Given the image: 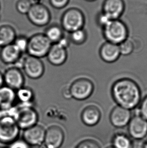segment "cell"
I'll list each match as a JSON object with an SVG mask.
<instances>
[{
	"label": "cell",
	"mask_w": 147,
	"mask_h": 148,
	"mask_svg": "<svg viewBox=\"0 0 147 148\" xmlns=\"http://www.w3.org/2000/svg\"><path fill=\"white\" fill-rule=\"evenodd\" d=\"M69 89L72 98L83 101L91 96L94 90V84L89 78L80 77L72 82Z\"/></svg>",
	"instance_id": "obj_7"
},
{
	"label": "cell",
	"mask_w": 147,
	"mask_h": 148,
	"mask_svg": "<svg viewBox=\"0 0 147 148\" xmlns=\"http://www.w3.org/2000/svg\"><path fill=\"white\" fill-rule=\"evenodd\" d=\"M76 148H101L99 143L92 139H86L79 143Z\"/></svg>",
	"instance_id": "obj_29"
},
{
	"label": "cell",
	"mask_w": 147,
	"mask_h": 148,
	"mask_svg": "<svg viewBox=\"0 0 147 148\" xmlns=\"http://www.w3.org/2000/svg\"><path fill=\"white\" fill-rule=\"evenodd\" d=\"M110 20L111 19L108 16H106L105 14H104L102 12L98 14L97 18V24L100 27H101L102 28H103L104 26H105Z\"/></svg>",
	"instance_id": "obj_32"
},
{
	"label": "cell",
	"mask_w": 147,
	"mask_h": 148,
	"mask_svg": "<svg viewBox=\"0 0 147 148\" xmlns=\"http://www.w3.org/2000/svg\"><path fill=\"white\" fill-rule=\"evenodd\" d=\"M99 54L102 60L108 63L117 61L121 55L118 45L107 41L100 47Z\"/></svg>",
	"instance_id": "obj_17"
},
{
	"label": "cell",
	"mask_w": 147,
	"mask_h": 148,
	"mask_svg": "<svg viewBox=\"0 0 147 148\" xmlns=\"http://www.w3.org/2000/svg\"><path fill=\"white\" fill-rule=\"evenodd\" d=\"M46 130L43 126L36 124L24 130L23 139L30 146H39L44 143Z\"/></svg>",
	"instance_id": "obj_14"
},
{
	"label": "cell",
	"mask_w": 147,
	"mask_h": 148,
	"mask_svg": "<svg viewBox=\"0 0 147 148\" xmlns=\"http://www.w3.org/2000/svg\"><path fill=\"white\" fill-rule=\"evenodd\" d=\"M145 143L144 140H133L131 148H145Z\"/></svg>",
	"instance_id": "obj_34"
},
{
	"label": "cell",
	"mask_w": 147,
	"mask_h": 148,
	"mask_svg": "<svg viewBox=\"0 0 147 148\" xmlns=\"http://www.w3.org/2000/svg\"><path fill=\"white\" fill-rule=\"evenodd\" d=\"M44 34L52 44L60 42L65 36L64 30L62 26L58 24H52L46 29Z\"/></svg>",
	"instance_id": "obj_23"
},
{
	"label": "cell",
	"mask_w": 147,
	"mask_h": 148,
	"mask_svg": "<svg viewBox=\"0 0 147 148\" xmlns=\"http://www.w3.org/2000/svg\"><path fill=\"white\" fill-rule=\"evenodd\" d=\"M67 49L61 45L52 44L46 55L48 61L55 66H61L66 62L68 59Z\"/></svg>",
	"instance_id": "obj_16"
},
{
	"label": "cell",
	"mask_w": 147,
	"mask_h": 148,
	"mask_svg": "<svg viewBox=\"0 0 147 148\" xmlns=\"http://www.w3.org/2000/svg\"><path fill=\"white\" fill-rule=\"evenodd\" d=\"M4 75L3 73L0 71V88L4 86Z\"/></svg>",
	"instance_id": "obj_36"
},
{
	"label": "cell",
	"mask_w": 147,
	"mask_h": 148,
	"mask_svg": "<svg viewBox=\"0 0 147 148\" xmlns=\"http://www.w3.org/2000/svg\"><path fill=\"white\" fill-rule=\"evenodd\" d=\"M145 148H147V141H146V142Z\"/></svg>",
	"instance_id": "obj_40"
},
{
	"label": "cell",
	"mask_w": 147,
	"mask_h": 148,
	"mask_svg": "<svg viewBox=\"0 0 147 148\" xmlns=\"http://www.w3.org/2000/svg\"><path fill=\"white\" fill-rule=\"evenodd\" d=\"M16 90L4 85L0 88V110L7 112L15 106Z\"/></svg>",
	"instance_id": "obj_20"
},
{
	"label": "cell",
	"mask_w": 147,
	"mask_h": 148,
	"mask_svg": "<svg viewBox=\"0 0 147 148\" xmlns=\"http://www.w3.org/2000/svg\"><path fill=\"white\" fill-rule=\"evenodd\" d=\"M102 30L106 41L118 45L129 38V31L127 25L119 19L110 20Z\"/></svg>",
	"instance_id": "obj_3"
},
{
	"label": "cell",
	"mask_w": 147,
	"mask_h": 148,
	"mask_svg": "<svg viewBox=\"0 0 147 148\" xmlns=\"http://www.w3.org/2000/svg\"><path fill=\"white\" fill-rule=\"evenodd\" d=\"M0 59L4 64L13 65L21 60L22 54L13 44L1 48Z\"/></svg>",
	"instance_id": "obj_19"
},
{
	"label": "cell",
	"mask_w": 147,
	"mask_h": 148,
	"mask_svg": "<svg viewBox=\"0 0 147 148\" xmlns=\"http://www.w3.org/2000/svg\"><path fill=\"white\" fill-rule=\"evenodd\" d=\"M138 107V114L147 120V95L142 99Z\"/></svg>",
	"instance_id": "obj_30"
},
{
	"label": "cell",
	"mask_w": 147,
	"mask_h": 148,
	"mask_svg": "<svg viewBox=\"0 0 147 148\" xmlns=\"http://www.w3.org/2000/svg\"><path fill=\"white\" fill-rule=\"evenodd\" d=\"M87 38V32L84 28L69 33V39L70 42H72L75 45L79 46L84 44L86 42Z\"/></svg>",
	"instance_id": "obj_25"
},
{
	"label": "cell",
	"mask_w": 147,
	"mask_h": 148,
	"mask_svg": "<svg viewBox=\"0 0 147 148\" xmlns=\"http://www.w3.org/2000/svg\"><path fill=\"white\" fill-rule=\"evenodd\" d=\"M16 36V30L13 26L8 24L0 26V47L12 44Z\"/></svg>",
	"instance_id": "obj_21"
},
{
	"label": "cell",
	"mask_w": 147,
	"mask_h": 148,
	"mask_svg": "<svg viewBox=\"0 0 147 148\" xmlns=\"http://www.w3.org/2000/svg\"><path fill=\"white\" fill-rule=\"evenodd\" d=\"M132 140L129 136L124 134H115L112 139L113 148H131Z\"/></svg>",
	"instance_id": "obj_24"
},
{
	"label": "cell",
	"mask_w": 147,
	"mask_h": 148,
	"mask_svg": "<svg viewBox=\"0 0 147 148\" xmlns=\"http://www.w3.org/2000/svg\"><path fill=\"white\" fill-rule=\"evenodd\" d=\"M101 118V112L97 106L90 105L85 107L81 114L82 121L85 125L92 127L96 125Z\"/></svg>",
	"instance_id": "obj_18"
},
{
	"label": "cell",
	"mask_w": 147,
	"mask_h": 148,
	"mask_svg": "<svg viewBox=\"0 0 147 148\" xmlns=\"http://www.w3.org/2000/svg\"><path fill=\"white\" fill-rule=\"evenodd\" d=\"M85 18L81 10L71 8L66 10L62 15L61 25L64 31L71 33L74 31L83 28Z\"/></svg>",
	"instance_id": "obj_4"
},
{
	"label": "cell",
	"mask_w": 147,
	"mask_h": 148,
	"mask_svg": "<svg viewBox=\"0 0 147 148\" xmlns=\"http://www.w3.org/2000/svg\"><path fill=\"white\" fill-rule=\"evenodd\" d=\"M131 117V110L116 105L110 113V122L116 128H123L128 125Z\"/></svg>",
	"instance_id": "obj_13"
},
{
	"label": "cell",
	"mask_w": 147,
	"mask_h": 148,
	"mask_svg": "<svg viewBox=\"0 0 147 148\" xmlns=\"http://www.w3.org/2000/svg\"><path fill=\"white\" fill-rule=\"evenodd\" d=\"M16 94L17 100L20 102V104L33 106L35 95L31 88L29 87L23 86L16 90Z\"/></svg>",
	"instance_id": "obj_22"
},
{
	"label": "cell",
	"mask_w": 147,
	"mask_h": 148,
	"mask_svg": "<svg viewBox=\"0 0 147 148\" xmlns=\"http://www.w3.org/2000/svg\"><path fill=\"white\" fill-rule=\"evenodd\" d=\"M52 44L44 33L35 34L28 38L26 53L36 58H44L47 55Z\"/></svg>",
	"instance_id": "obj_5"
},
{
	"label": "cell",
	"mask_w": 147,
	"mask_h": 148,
	"mask_svg": "<svg viewBox=\"0 0 147 148\" xmlns=\"http://www.w3.org/2000/svg\"><path fill=\"white\" fill-rule=\"evenodd\" d=\"M62 94L63 95L65 98L69 99L72 98L71 94H70V89H69V86L65 87L64 90H63Z\"/></svg>",
	"instance_id": "obj_35"
},
{
	"label": "cell",
	"mask_w": 147,
	"mask_h": 148,
	"mask_svg": "<svg viewBox=\"0 0 147 148\" xmlns=\"http://www.w3.org/2000/svg\"><path fill=\"white\" fill-rule=\"evenodd\" d=\"M28 38L24 35L17 36L13 42V44L15 46L22 54L26 53L28 47Z\"/></svg>",
	"instance_id": "obj_27"
},
{
	"label": "cell",
	"mask_w": 147,
	"mask_h": 148,
	"mask_svg": "<svg viewBox=\"0 0 147 148\" xmlns=\"http://www.w3.org/2000/svg\"><path fill=\"white\" fill-rule=\"evenodd\" d=\"M86 1H88V2H93V1H96V0H86Z\"/></svg>",
	"instance_id": "obj_39"
},
{
	"label": "cell",
	"mask_w": 147,
	"mask_h": 148,
	"mask_svg": "<svg viewBox=\"0 0 147 148\" xmlns=\"http://www.w3.org/2000/svg\"><path fill=\"white\" fill-rule=\"evenodd\" d=\"M111 94L117 105L131 111L138 107L142 100L139 86L135 81L127 77L120 78L113 83Z\"/></svg>",
	"instance_id": "obj_1"
},
{
	"label": "cell",
	"mask_w": 147,
	"mask_h": 148,
	"mask_svg": "<svg viewBox=\"0 0 147 148\" xmlns=\"http://www.w3.org/2000/svg\"><path fill=\"white\" fill-rule=\"evenodd\" d=\"M6 115V113L5 112L3 111L2 110H0V118H1L3 116H4V115Z\"/></svg>",
	"instance_id": "obj_38"
},
{
	"label": "cell",
	"mask_w": 147,
	"mask_h": 148,
	"mask_svg": "<svg viewBox=\"0 0 147 148\" xmlns=\"http://www.w3.org/2000/svg\"><path fill=\"white\" fill-rule=\"evenodd\" d=\"M22 68L25 74L32 79H38L44 75L45 66L41 59L28 55L22 60Z\"/></svg>",
	"instance_id": "obj_8"
},
{
	"label": "cell",
	"mask_w": 147,
	"mask_h": 148,
	"mask_svg": "<svg viewBox=\"0 0 147 148\" xmlns=\"http://www.w3.org/2000/svg\"><path fill=\"white\" fill-rule=\"evenodd\" d=\"M20 128L11 116L5 115L0 118V143L10 144L18 139Z\"/></svg>",
	"instance_id": "obj_6"
},
{
	"label": "cell",
	"mask_w": 147,
	"mask_h": 148,
	"mask_svg": "<svg viewBox=\"0 0 147 148\" xmlns=\"http://www.w3.org/2000/svg\"><path fill=\"white\" fill-rule=\"evenodd\" d=\"M70 0H50L51 5L56 9H62L68 5Z\"/></svg>",
	"instance_id": "obj_33"
},
{
	"label": "cell",
	"mask_w": 147,
	"mask_h": 148,
	"mask_svg": "<svg viewBox=\"0 0 147 148\" xmlns=\"http://www.w3.org/2000/svg\"><path fill=\"white\" fill-rule=\"evenodd\" d=\"M4 84L15 90L24 86L25 79L20 68L13 66L8 68L3 73Z\"/></svg>",
	"instance_id": "obj_11"
},
{
	"label": "cell",
	"mask_w": 147,
	"mask_h": 148,
	"mask_svg": "<svg viewBox=\"0 0 147 148\" xmlns=\"http://www.w3.org/2000/svg\"><path fill=\"white\" fill-rule=\"evenodd\" d=\"M65 140V133L61 127L52 125L46 130L44 144L46 148H60Z\"/></svg>",
	"instance_id": "obj_12"
},
{
	"label": "cell",
	"mask_w": 147,
	"mask_h": 148,
	"mask_svg": "<svg viewBox=\"0 0 147 148\" xmlns=\"http://www.w3.org/2000/svg\"><path fill=\"white\" fill-rule=\"evenodd\" d=\"M6 114L14 118L19 128L24 130L37 124L38 120V114L32 105L14 106Z\"/></svg>",
	"instance_id": "obj_2"
},
{
	"label": "cell",
	"mask_w": 147,
	"mask_h": 148,
	"mask_svg": "<svg viewBox=\"0 0 147 148\" xmlns=\"http://www.w3.org/2000/svg\"><path fill=\"white\" fill-rule=\"evenodd\" d=\"M128 126V132L133 140H144L147 136V120L139 114L131 117Z\"/></svg>",
	"instance_id": "obj_10"
},
{
	"label": "cell",
	"mask_w": 147,
	"mask_h": 148,
	"mask_svg": "<svg viewBox=\"0 0 147 148\" xmlns=\"http://www.w3.org/2000/svg\"><path fill=\"white\" fill-rule=\"evenodd\" d=\"M27 15L29 21L38 27L47 25L51 19L50 11L42 4L32 5Z\"/></svg>",
	"instance_id": "obj_9"
},
{
	"label": "cell",
	"mask_w": 147,
	"mask_h": 148,
	"mask_svg": "<svg viewBox=\"0 0 147 148\" xmlns=\"http://www.w3.org/2000/svg\"><path fill=\"white\" fill-rule=\"evenodd\" d=\"M32 6L30 0H18L16 2V8L20 14H27Z\"/></svg>",
	"instance_id": "obj_28"
},
{
	"label": "cell",
	"mask_w": 147,
	"mask_h": 148,
	"mask_svg": "<svg viewBox=\"0 0 147 148\" xmlns=\"http://www.w3.org/2000/svg\"><path fill=\"white\" fill-rule=\"evenodd\" d=\"M113 148L112 146H110V147H107V148Z\"/></svg>",
	"instance_id": "obj_41"
},
{
	"label": "cell",
	"mask_w": 147,
	"mask_h": 148,
	"mask_svg": "<svg viewBox=\"0 0 147 148\" xmlns=\"http://www.w3.org/2000/svg\"><path fill=\"white\" fill-rule=\"evenodd\" d=\"M31 147L23 139H17L10 144L9 148H31Z\"/></svg>",
	"instance_id": "obj_31"
},
{
	"label": "cell",
	"mask_w": 147,
	"mask_h": 148,
	"mask_svg": "<svg viewBox=\"0 0 147 148\" xmlns=\"http://www.w3.org/2000/svg\"><path fill=\"white\" fill-rule=\"evenodd\" d=\"M32 5L35 4H42L44 0H30Z\"/></svg>",
	"instance_id": "obj_37"
},
{
	"label": "cell",
	"mask_w": 147,
	"mask_h": 148,
	"mask_svg": "<svg viewBox=\"0 0 147 148\" xmlns=\"http://www.w3.org/2000/svg\"><path fill=\"white\" fill-rule=\"evenodd\" d=\"M125 8L123 0H105L102 12L111 20L118 19L123 14Z\"/></svg>",
	"instance_id": "obj_15"
},
{
	"label": "cell",
	"mask_w": 147,
	"mask_h": 148,
	"mask_svg": "<svg viewBox=\"0 0 147 148\" xmlns=\"http://www.w3.org/2000/svg\"><path fill=\"white\" fill-rule=\"evenodd\" d=\"M120 53L122 56H129L135 50V44L133 41L128 38L118 45Z\"/></svg>",
	"instance_id": "obj_26"
}]
</instances>
